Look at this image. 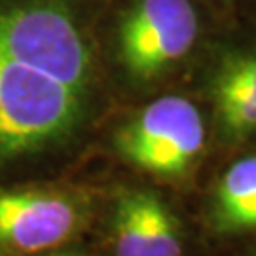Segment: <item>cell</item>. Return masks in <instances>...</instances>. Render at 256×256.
<instances>
[{
    "instance_id": "cell-1",
    "label": "cell",
    "mask_w": 256,
    "mask_h": 256,
    "mask_svg": "<svg viewBox=\"0 0 256 256\" xmlns=\"http://www.w3.org/2000/svg\"><path fill=\"white\" fill-rule=\"evenodd\" d=\"M0 54L90 95L92 42L68 0H0Z\"/></svg>"
},
{
    "instance_id": "cell-2",
    "label": "cell",
    "mask_w": 256,
    "mask_h": 256,
    "mask_svg": "<svg viewBox=\"0 0 256 256\" xmlns=\"http://www.w3.org/2000/svg\"><path fill=\"white\" fill-rule=\"evenodd\" d=\"M88 97L0 54V160L57 146L80 128Z\"/></svg>"
},
{
    "instance_id": "cell-3",
    "label": "cell",
    "mask_w": 256,
    "mask_h": 256,
    "mask_svg": "<svg viewBox=\"0 0 256 256\" xmlns=\"http://www.w3.org/2000/svg\"><path fill=\"white\" fill-rule=\"evenodd\" d=\"M118 154L160 178H180L205 146V126L192 101L169 95L156 99L114 135Z\"/></svg>"
},
{
    "instance_id": "cell-4",
    "label": "cell",
    "mask_w": 256,
    "mask_h": 256,
    "mask_svg": "<svg viewBox=\"0 0 256 256\" xmlns=\"http://www.w3.org/2000/svg\"><path fill=\"white\" fill-rule=\"evenodd\" d=\"M198 32L190 0H133L116 30L118 61L135 82H152L190 54Z\"/></svg>"
},
{
    "instance_id": "cell-5",
    "label": "cell",
    "mask_w": 256,
    "mask_h": 256,
    "mask_svg": "<svg viewBox=\"0 0 256 256\" xmlns=\"http://www.w3.org/2000/svg\"><path fill=\"white\" fill-rule=\"evenodd\" d=\"M90 218V203L61 188L0 190V250L36 254L68 243Z\"/></svg>"
},
{
    "instance_id": "cell-6",
    "label": "cell",
    "mask_w": 256,
    "mask_h": 256,
    "mask_svg": "<svg viewBox=\"0 0 256 256\" xmlns=\"http://www.w3.org/2000/svg\"><path fill=\"white\" fill-rule=\"evenodd\" d=\"M116 256H182L180 224L154 192L129 190L118 198L112 214Z\"/></svg>"
},
{
    "instance_id": "cell-7",
    "label": "cell",
    "mask_w": 256,
    "mask_h": 256,
    "mask_svg": "<svg viewBox=\"0 0 256 256\" xmlns=\"http://www.w3.org/2000/svg\"><path fill=\"white\" fill-rule=\"evenodd\" d=\"M214 118L228 138L256 133V50L224 59L210 84Z\"/></svg>"
},
{
    "instance_id": "cell-8",
    "label": "cell",
    "mask_w": 256,
    "mask_h": 256,
    "mask_svg": "<svg viewBox=\"0 0 256 256\" xmlns=\"http://www.w3.org/2000/svg\"><path fill=\"white\" fill-rule=\"evenodd\" d=\"M209 218L218 234L256 230V156L243 158L224 171L210 200Z\"/></svg>"
},
{
    "instance_id": "cell-9",
    "label": "cell",
    "mask_w": 256,
    "mask_h": 256,
    "mask_svg": "<svg viewBox=\"0 0 256 256\" xmlns=\"http://www.w3.org/2000/svg\"><path fill=\"white\" fill-rule=\"evenodd\" d=\"M48 256H88V254H82V252H55V254H48Z\"/></svg>"
}]
</instances>
